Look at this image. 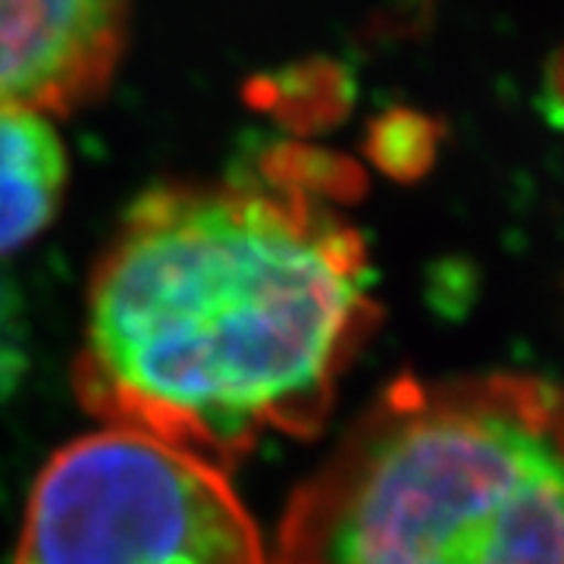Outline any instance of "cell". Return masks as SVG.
<instances>
[{
	"instance_id": "obj_1",
	"label": "cell",
	"mask_w": 564,
	"mask_h": 564,
	"mask_svg": "<svg viewBox=\"0 0 564 564\" xmlns=\"http://www.w3.org/2000/svg\"><path fill=\"white\" fill-rule=\"evenodd\" d=\"M355 166L273 148L242 173L173 182L126 210L88 282L82 408L229 467L314 436L380 323Z\"/></svg>"
},
{
	"instance_id": "obj_2",
	"label": "cell",
	"mask_w": 564,
	"mask_h": 564,
	"mask_svg": "<svg viewBox=\"0 0 564 564\" xmlns=\"http://www.w3.org/2000/svg\"><path fill=\"white\" fill-rule=\"evenodd\" d=\"M270 564H564V386L395 380L295 489Z\"/></svg>"
},
{
	"instance_id": "obj_3",
	"label": "cell",
	"mask_w": 564,
	"mask_h": 564,
	"mask_svg": "<svg viewBox=\"0 0 564 564\" xmlns=\"http://www.w3.org/2000/svg\"><path fill=\"white\" fill-rule=\"evenodd\" d=\"M17 564H270V552L226 467L101 426L44 464Z\"/></svg>"
},
{
	"instance_id": "obj_4",
	"label": "cell",
	"mask_w": 564,
	"mask_h": 564,
	"mask_svg": "<svg viewBox=\"0 0 564 564\" xmlns=\"http://www.w3.org/2000/svg\"><path fill=\"white\" fill-rule=\"evenodd\" d=\"M126 39L122 3H0V113L57 117L101 98Z\"/></svg>"
},
{
	"instance_id": "obj_5",
	"label": "cell",
	"mask_w": 564,
	"mask_h": 564,
	"mask_svg": "<svg viewBox=\"0 0 564 564\" xmlns=\"http://www.w3.org/2000/svg\"><path fill=\"white\" fill-rule=\"evenodd\" d=\"M69 180V158L51 117L0 113V254L54 223Z\"/></svg>"
},
{
	"instance_id": "obj_6",
	"label": "cell",
	"mask_w": 564,
	"mask_h": 564,
	"mask_svg": "<svg viewBox=\"0 0 564 564\" xmlns=\"http://www.w3.org/2000/svg\"><path fill=\"white\" fill-rule=\"evenodd\" d=\"M25 373V321L17 292L0 280V402L13 395Z\"/></svg>"
}]
</instances>
